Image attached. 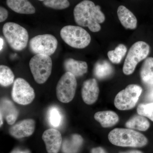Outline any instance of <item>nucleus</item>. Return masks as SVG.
Segmentation results:
<instances>
[{"mask_svg": "<svg viewBox=\"0 0 153 153\" xmlns=\"http://www.w3.org/2000/svg\"><path fill=\"white\" fill-rule=\"evenodd\" d=\"M0 116H1V126L2 125H3V117H2V116L1 114H0Z\"/></svg>", "mask_w": 153, "mask_h": 153, "instance_id": "34", "label": "nucleus"}, {"mask_svg": "<svg viewBox=\"0 0 153 153\" xmlns=\"http://www.w3.org/2000/svg\"><path fill=\"white\" fill-rule=\"evenodd\" d=\"M6 3L10 9L18 13L30 15L36 12L35 7L28 0H6Z\"/></svg>", "mask_w": 153, "mask_h": 153, "instance_id": "17", "label": "nucleus"}, {"mask_svg": "<svg viewBox=\"0 0 153 153\" xmlns=\"http://www.w3.org/2000/svg\"><path fill=\"white\" fill-rule=\"evenodd\" d=\"M83 142V139L80 135L72 134L63 141L61 146L62 153H77L80 149Z\"/></svg>", "mask_w": 153, "mask_h": 153, "instance_id": "18", "label": "nucleus"}, {"mask_svg": "<svg viewBox=\"0 0 153 153\" xmlns=\"http://www.w3.org/2000/svg\"><path fill=\"white\" fill-rule=\"evenodd\" d=\"M91 153H106V152L102 148L99 147L92 149L91 150Z\"/></svg>", "mask_w": 153, "mask_h": 153, "instance_id": "31", "label": "nucleus"}, {"mask_svg": "<svg viewBox=\"0 0 153 153\" xmlns=\"http://www.w3.org/2000/svg\"><path fill=\"white\" fill-rule=\"evenodd\" d=\"M99 88L96 79H88L83 83L81 94L82 100L88 105L93 104L97 100L99 94Z\"/></svg>", "mask_w": 153, "mask_h": 153, "instance_id": "13", "label": "nucleus"}, {"mask_svg": "<svg viewBox=\"0 0 153 153\" xmlns=\"http://www.w3.org/2000/svg\"><path fill=\"white\" fill-rule=\"evenodd\" d=\"M94 72L99 79H104L112 74V67L106 60L99 61L95 64Z\"/></svg>", "mask_w": 153, "mask_h": 153, "instance_id": "22", "label": "nucleus"}, {"mask_svg": "<svg viewBox=\"0 0 153 153\" xmlns=\"http://www.w3.org/2000/svg\"><path fill=\"white\" fill-rule=\"evenodd\" d=\"M42 139L48 153H58L62 146L63 140L60 132L55 128H49L44 131Z\"/></svg>", "mask_w": 153, "mask_h": 153, "instance_id": "12", "label": "nucleus"}, {"mask_svg": "<svg viewBox=\"0 0 153 153\" xmlns=\"http://www.w3.org/2000/svg\"><path fill=\"white\" fill-rule=\"evenodd\" d=\"M19 111L14 103L10 100L3 98L1 101V113L3 117L10 125L16 122L19 115Z\"/></svg>", "mask_w": 153, "mask_h": 153, "instance_id": "14", "label": "nucleus"}, {"mask_svg": "<svg viewBox=\"0 0 153 153\" xmlns=\"http://www.w3.org/2000/svg\"><path fill=\"white\" fill-rule=\"evenodd\" d=\"M94 118L104 128L112 127L116 124L119 121L117 114L111 111L96 112L94 114Z\"/></svg>", "mask_w": 153, "mask_h": 153, "instance_id": "19", "label": "nucleus"}, {"mask_svg": "<svg viewBox=\"0 0 153 153\" xmlns=\"http://www.w3.org/2000/svg\"><path fill=\"white\" fill-rule=\"evenodd\" d=\"M142 92L139 85L131 84L121 91L114 99L115 106L120 110L131 109L135 106Z\"/></svg>", "mask_w": 153, "mask_h": 153, "instance_id": "7", "label": "nucleus"}, {"mask_svg": "<svg viewBox=\"0 0 153 153\" xmlns=\"http://www.w3.org/2000/svg\"><path fill=\"white\" fill-rule=\"evenodd\" d=\"M36 121L33 119L20 121L13 125L9 129V133L15 138L21 139L30 137L34 132Z\"/></svg>", "mask_w": 153, "mask_h": 153, "instance_id": "11", "label": "nucleus"}, {"mask_svg": "<svg viewBox=\"0 0 153 153\" xmlns=\"http://www.w3.org/2000/svg\"><path fill=\"white\" fill-rule=\"evenodd\" d=\"M150 46L144 41L136 42L128 52L123 66V72L126 75L133 73L138 63L147 57Z\"/></svg>", "mask_w": 153, "mask_h": 153, "instance_id": "6", "label": "nucleus"}, {"mask_svg": "<svg viewBox=\"0 0 153 153\" xmlns=\"http://www.w3.org/2000/svg\"><path fill=\"white\" fill-rule=\"evenodd\" d=\"M77 82L76 77L66 72L60 77L56 86V96L63 103H68L74 98L76 93Z\"/></svg>", "mask_w": 153, "mask_h": 153, "instance_id": "9", "label": "nucleus"}, {"mask_svg": "<svg viewBox=\"0 0 153 153\" xmlns=\"http://www.w3.org/2000/svg\"><path fill=\"white\" fill-rule=\"evenodd\" d=\"M29 65L34 79L38 84L46 82L52 73V60L48 55H34L30 60Z\"/></svg>", "mask_w": 153, "mask_h": 153, "instance_id": "5", "label": "nucleus"}, {"mask_svg": "<svg viewBox=\"0 0 153 153\" xmlns=\"http://www.w3.org/2000/svg\"><path fill=\"white\" fill-rule=\"evenodd\" d=\"M63 67L66 72H69L75 77L84 75L88 71V65L85 61L74 60L73 58H68L64 61Z\"/></svg>", "mask_w": 153, "mask_h": 153, "instance_id": "16", "label": "nucleus"}, {"mask_svg": "<svg viewBox=\"0 0 153 153\" xmlns=\"http://www.w3.org/2000/svg\"><path fill=\"white\" fill-rule=\"evenodd\" d=\"M126 126L128 128L145 131L149 128L150 123L146 118L139 115L135 116L128 121Z\"/></svg>", "mask_w": 153, "mask_h": 153, "instance_id": "21", "label": "nucleus"}, {"mask_svg": "<svg viewBox=\"0 0 153 153\" xmlns=\"http://www.w3.org/2000/svg\"><path fill=\"white\" fill-rule=\"evenodd\" d=\"M58 41L55 36L51 34H43L33 37L29 42L31 52L36 55H44L50 56L57 49Z\"/></svg>", "mask_w": 153, "mask_h": 153, "instance_id": "8", "label": "nucleus"}, {"mask_svg": "<svg viewBox=\"0 0 153 153\" xmlns=\"http://www.w3.org/2000/svg\"><path fill=\"white\" fill-rule=\"evenodd\" d=\"M38 1H44V0H38Z\"/></svg>", "mask_w": 153, "mask_h": 153, "instance_id": "35", "label": "nucleus"}, {"mask_svg": "<svg viewBox=\"0 0 153 153\" xmlns=\"http://www.w3.org/2000/svg\"><path fill=\"white\" fill-rule=\"evenodd\" d=\"M120 153H143V152L138 150H131L127 151V152H121Z\"/></svg>", "mask_w": 153, "mask_h": 153, "instance_id": "32", "label": "nucleus"}, {"mask_svg": "<svg viewBox=\"0 0 153 153\" xmlns=\"http://www.w3.org/2000/svg\"><path fill=\"white\" fill-rule=\"evenodd\" d=\"M11 96L16 103L27 105L33 102L36 94L34 89L25 79L18 78L14 81Z\"/></svg>", "mask_w": 153, "mask_h": 153, "instance_id": "10", "label": "nucleus"}, {"mask_svg": "<svg viewBox=\"0 0 153 153\" xmlns=\"http://www.w3.org/2000/svg\"><path fill=\"white\" fill-rule=\"evenodd\" d=\"M60 36L66 44L76 49L85 48L91 41L89 33L80 26H65L60 30Z\"/></svg>", "mask_w": 153, "mask_h": 153, "instance_id": "4", "label": "nucleus"}, {"mask_svg": "<svg viewBox=\"0 0 153 153\" xmlns=\"http://www.w3.org/2000/svg\"><path fill=\"white\" fill-rule=\"evenodd\" d=\"M2 31L6 41L15 51H22L27 47L29 41L27 31L19 24L6 23L3 26Z\"/></svg>", "mask_w": 153, "mask_h": 153, "instance_id": "3", "label": "nucleus"}, {"mask_svg": "<svg viewBox=\"0 0 153 153\" xmlns=\"http://www.w3.org/2000/svg\"><path fill=\"white\" fill-rule=\"evenodd\" d=\"M74 21L80 27H87L94 33L101 30L100 24L105 20V16L99 5L89 0H83L77 4L73 12Z\"/></svg>", "mask_w": 153, "mask_h": 153, "instance_id": "1", "label": "nucleus"}, {"mask_svg": "<svg viewBox=\"0 0 153 153\" xmlns=\"http://www.w3.org/2000/svg\"><path fill=\"white\" fill-rule=\"evenodd\" d=\"M0 42H1V46H0V50H1L3 49V45H4V40L2 38H0Z\"/></svg>", "mask_w": 153, "mask_h": 153, "instance_id": "33", "label": "nucleus"}, {"mask_svg": "<svg viewBox=\"0 0 153 153\" xmlns=\"http://www.w3.org/2000/svg\"><path fill=\"white\" fill-rule=\"evenodd\" d=\"M127 51L126 47L123 44H120L114 50L109 51L108 52V56L112 63L118 64L125 56Z\"/></svg>", "mask_w": 153, "mask_h": 153, "instance_id": "24", "label": "nucleus"}, {"mask_svg": "<svg viewBox=\"0 0 153 153\" xmlns=\"http://www.w3.org/2000/svg\"><path fill=\"white\" fill-rule=\"evenodd\" d=\"M15 75L12 70L5 65L0 66V84L1 86L7 87L13 82Z\"/></svg>", "mask_w": 153, "mask_h": 153, "instance_id": "23", "label": "nucleus"}, {"mask_svg": "<svg viewBox=\"0 0 153 153\" xmlns=\"http://www.w3.org/2000/svg\"><path fill=\"white\" fill-rule=\"evenodd\" d=\"M137 111L139 115L148 117L153 121V102L139 105Z\"/></svg>", "mask_w": 153, "mask_h": 153, "instance_id": "26", "label": "nucleus"}, {"mask_svg": "<svg viewBox=\"0 0 153 153\" xmlns=\"http://www.w3.org/2000/svg\"><path fill=\"white\" fill-rule=\"evenodd\" d=\"M10 153H32L31 151L28 149H22L20 148H16L13 151H11Z\"/></svg>", "mask_w": 153, "mask_h": 153, "instance_id": "29", "label": "nucleus"}, {"mask_svg": "<svg viewBox=\"0 0 153 153\" xmlns=\"http://www.w3.org/2000/svg\"><path fill=\"white\" fill-rule=\"evenodd\" d=\"M43 4L47 7L57 10H64L70 6L68 0H44Z\"/></svg>", "mask_w": 153, "mask_h": 153, "instance_id": "25", "label": "nucleus"}, {"mask_svg": "<svg viewBox=\"0 0 153 153\" xmlns=\"http://www.w3.org/2000/svg\"><path fill=\"white\" fill-rule=\"evenodd\" d=\"M117 13L121 24L126 29L134 30L137 28V20L136 17L128 9L121 5L118 8Z\"/></svg>", "mask_w": 153, "mask_h": 153, "instance_id": "15", "label": "nucleus"}, {"mask_svg": "<svg viewBox=\"0 0 153 153\" xmlns=\"http://www.w3.org/2000/svg\"><path fill=\"white\" fill-rule=\"evenodd\" d=\"M49 115V122L53 126L57 127L60 125L62 120V116L57 108L53 107L50 108Z\"/></svg>", "mask_w": 153, "mask_h": 153, "instance_id": "27", "label": "nucleus"}, {"mask_svg": "<svg viewBox=\"0 0 153 153\" xmlns=\"http://www.w3.org/2000/svg\"><path fill=\"white\" fill-rule=\"evenodd\" d=\"M108 138L112 144L118 146L140 148L148 143L144 135L131 129L115 128L108 134Z\"/></svg>", "mask_w": 153, "mask_h": 153, "instance_id": "2", "label": "nucleus"}, {"mask_svg": "<svg viewBox=\"0 0 153 153\" xmlns=\"http://www.w3.org/2000/svg\"><path fill=\"white\" fill-rule=\"evenodd\" d=\"M8 16V12L7 9L1 6L0 7V22H4Z\"/></svg>", "mask_w": 153, "mask_h": 153, "instance_id": "28", "label": "nucleus"}, {"mask_svg": "<svg viewBox=\"0 0 153 153\" xmlns=\"http://www.w3.org/2000/svg\"><path fill=\"white\" fill-rule=\"evenodd\" d=\"M143 82L149 87L153 86V57L147 58L143 63L140 71Z\"/></svg>", "mask_w": 153, "mask_h": 153, "instance_id": "20", "label": "nucleus"}, {"mask_svg": "<svg viewBox=\"0 0 153 153\" xmlns=\"http://www.w3.org/2000/svg\"><path fill=\"white\" fill-rule=\"evenodd\" d=\"M147 99L153 102V86L150 87L146 96Z\"/></svg>", "mask_w": 153, "mask_h": 153, "instance_id": "30", "label": "nucleus"}]
</instances>
